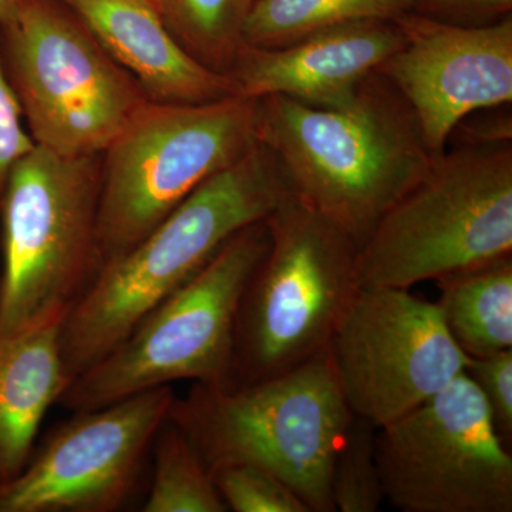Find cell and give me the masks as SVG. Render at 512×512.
Instances as JSON below:
<instances>
[{
  "instance_id": "cell-1",
  "label": "cell",
  "mask_w": 512,
  "mask_h": 512,
  "mask_svg": "<svg viewBox=\"0 0 512 512\" xmlns=\"http://www.w3.org/2000/svg\"><path fill=\"white\" fill-rule=\"evenodd\" d=\"M289 190L264 144L201 184L126 252L101 265L59 332L69 383L123 342L241 229L264 221Z\"/></svg>"
},
{
  "instance_id": "cell-2",
  "label": "cell",
  "mask_w": 512,
  "mask_h": 512,
  "mask_svg": "<svg viewBox=\"0 0 512 512\" xmlns=\"http://www.w3.org/2000/svg\"><path fill=\"white\" fill-rule=\"evenodd\" d=\"M258 134L293 194L343 229L357 249L434 158L412 110L377 72L340 107L258 99Z\"/></svg>"
},
{
  "instance_id": "cell-3",
  "label": "cell",
  "mask_w": 512,
  "mask_h": 512,
  "mask_svg": "<svg viewBox=\"0 0 512 512\" xmlns=\"http://www.w3.org/2000/svg\"><path fill=\"white\" fill-rule=\"evenodd\" d=\"M168 417L210 470L252 464L281 478L309 511L336 512L330 473L355 414L340 392L328 352L261 382L194 383L187 396H175Z\"/></svg>"
},
{
  "instance_id": "cell-4",
  "label": "cell",
  "mask_w": 512,
  "mask_h": 512,
  "mask_svg": "<svg viewBox=\"0 0 512 512\" xmlns=\"http://www.w3.org/2000/svg\"><path fill=\"white\" fill-rule=\"evenodd\" d=\"M265 222L269 245L239 305L228 387L282 375L328 352L359 289L356 242L292 191Z\"/></svg>"
},
{
  "instance_id": "cell-5",
  "label": "cell",
  "mask_w": 512,
  "mask_h": 512,
  "mask_svg": "<svg viewBox=\"0 0 512 512\" xmlns=\"http://www.w3.org/2000/svg\"><path fill=\"white\" fill-rule=\"evenodd\" d=\"M511 254V143L454 146L357 249V284L410 289Z\"/></svg>"
},
{
  "instance_id": "cell-6",
  "label": "cell",
  "mask_w": 512,
  "mask_h": 512,
  "mask_svg": "<svg viewBox=\"0 0 512 512\" xmlns=\"http://www.w3.org/2000/svg\"><path fill=\"white\" fill-rule=\"evenodd\" d=\"M101 156L36 146L13 167L0 202V336L62 323L100 268Z\"/></svg>"
},
{
  "instance_id": "cell-7",
  "label": "cell",
  "mask_w": 512,
  "mask_h": 512,
  "mask_svg": "<svg viewBox=\"0 0 512 512\" xmlns=\"http://www.w3.org/2000/svg\"><path fill=\"white\" fill-rule=\"evenodd\" d=\"M258 144V99L229 96L200 104L148 100L101 154L100 268Z\"/></svg>"
},
{
  "instance_id": "cell-8",
  "label": "cell",
  "mask_w": 512,
  "mask_h": 512,
  "mask_svg": "<svg viewBox=\"0 0 512 512\" xmlns=\"http://www.w3.org/2000/svg\"><path fill=\"white\" fill-rule=\"evenodd\" d=\"M268 245L265 220L237 232L116 349L74 377L57 404L83 412L180 380L228 387L239 305Z\"/></svg>"
},
{
  "instance_id": "cell-9",
  "label": "cell",
  "mask_w": 512,
  "mask_h": 512,
  "mask_svg": "<svg viewBox=\"0 0 512 512\" xmlns=\"http://www.w3.org/2000/svg\"><path fill=\"white\" fill-rule=\"evenodd\" d=\"M0 59L30 137L59 156H101L150 100L59 0H19Z\"/></svg>"
},
{
  "instance_id": "cell-10",
  "label": "cell",
  "mask_w": 512,
  "mask_h": 512,
  "mask_svg": "<svg viewBox=\"0 0 512 512\" xmlns=\"http://www.w3.org/2000/svg\"><path fill=\"white\" fill-rule=\"evenodd\" d=\"M384 500L402 512H512V456L467 373L377 429Z\"/></svg>"
},
{
  "instance_id": "cell-11",
  "label": "cell",
  "mask_w": 512,
  "mask_h": 512,
  "mask_svg": "<svg viewBox=\"0 0 512 512\" xmlns=\"http://www.w3.org/2000/svg\"><path fill=\"white\" fill-rule=\"evenodd\" d=\"M328 356L349 409L376 429L446 389L468 363L436 302L389 286H359Z\"/></svg>"
},
{
  "instance_id": "cell-12",
  "label": "cell",
  "mask_w": 512,
  "mask_h": 512,
  "mask_svg": "<svg viewBox=\"0 0 512 512\" xmlns=\"http://www.w3.org/2000/svg\"><path fill=\"white\" fill-rule=\"evenodd\" d=\"M175 399L164 386L74 412L0 493V512L119 511Z\"/></svg>"
},
{
  "instance_id": "cell-13",
  "label": "cell",
  "mask_w": 512,
  "mask_h": 512,
  "mask_svg": "<svg viewBox=\"0 0 512 512\" xmlns=\"http://www.w3.org/2000/svg\"><path fill=\"white\" fill-rule=\"evenodd\" d=\"M404 42L382 74L412 110L431 156L476 111L512 101V19L457 25L409 12L394 20Z\"/></svg>"
},
{
  "instance_id": "cell-14",
  "label": "cell",
  "mask_w": 512,
  "mask_h": 512,
  "mask_svg": "<svg viewBox=\"0 0 512 512\" xmlns=\"http://www.w3.org/2000/svg\"><path fill=\"white\" fill-rule=\"evenodd\" d=\"M394 20L348 23L282 47L244 45L227 73L235 96H285L316 107H340L402 47Z\"/></svg>"
},
{
  "instance_id": "cell-15",
  "label": "cell",
  "mask_w": 512,
  "mask_h": 512,
  "mask_svg": "<svg viewBox=\"0 0 512 512\" xmlns=\"http://www.w3.org/2000/svg\"><path fill=\"white\" fill-rule=\"evenodd\" d=\"M151 101L200 104L235 96L228 74L188 55L153 0H59Z\"/></svg>"
},
{
  "instance_id": "cell-16",
  "label": "cell",
  "mask_w": 512,
  "mask_h": 512,
  "mask_svg": "<svg viewBox=\"0 0 512 512\" xmlns=\"http://www.w3.org/2000/svg\"><path fill=\"white\" fill-rule=\"evenodd\" d=\"M60 325L0 336V493L28 464L46 413L69 384Z\"/></svg>"
},
{
  "instance_id": "cell-17",
  "label": "cell",
  "mask_w": 512,
  "mask_h": 512,
  "mask_svg": "<svg viewBox=\"0 0 512 512\" xmlns=\"http://www.w3.org/2000/svg\"><path fill=\"white\" fill-rule=\"evenodd\" d=\"M448 332L468 357L512 349V254L436 279Z\"/></svg>"
},
{
  "instance_id": "cell-18",
  "label": "cell",
  "mask_w": 512,
  "mask_h": 512,
  "mask_svg": "<svg viewBox=\"0 0 512 512\" xmlns=\"http://www.w3.org/2000/svg\"><path fill=\"white\" fill-rule=\"evenodd\" d=\"M417 0H254L244 25V43L282 47L336 26L365 20H396Z\"/></svg>"
},
{
  "instance_id": "cell-19",
  "label": "cell",
  "mask_w": 512,
  "mask_h": 512,
  "mask_svg": "<svg viewBox=\"0 0 512 512\" xmlns=\"http://www.w3.org/2000/svg\"><path fill=\"white\" fill-rule=\"evenodd\" d=\"M153 480L144 512H227L200 451L168 417L151 446Z\"/></svg>"
},
{
  "instance_id": "cell-20",
  "label": "cell",
  "mask_w": 512,
  "mask_h": 512,
  "mask_svg": "<svg viewBox=\"0 0 512 512\" xmlns=\"http://www.w3.org/2000/svg\"><path fill=\"white\" fill-rule=\"evenodd\" d=\"M165 26L185 52L227 74L244 43L254 0H153Z\"/></svg>"
},
{
  "instance_id": "cell-21",
  "label": "cell",
  "mask_w": 512,
  "mask_h": 512,
  "mask_svg": "<svg viewBox=\"0 0 512 512\" xmlns=\"http://www.w3.org/2000/svg\"><path fill=\"white\" fill-rule=\"evenodd\" d=\"M377 429L353 417L333 458L330 494L336 512H376L384 491L376 454Z\"/></svg>"
},
{
  "instance_id": "cell-22",
  "label": "cell",
  "mask_w": 512,
  "mask_h": 512,
  "mask_svg": "<svg viewBox=\"0 0 512 512\" xmlns=\"http://www.w3.org/2000/svg\"><path fill=\"white\" fill-rule=\"evenodd\" d=\"M211 473L228 511L311 512L288 484L264 468L224 464Z\"/></svg>"
},
{
  "instance_id": "cell-23",
  "label": "cell",
  "mask_w": 512,
  "mask_h": 512,
  "mask_svg": "<svg viewBox=\"0 0 512 512\" xmlns=\"http://www.w3.org/2000/svg\"><path fill=\"white\" fill-rule=\"evenodd\" d=\"M467 376L483 394L495 430L505 443L512 440V349L484 357H468Z\"/></svg>"
},
{
  "instance_id": "cell-24",
  "label": "cell",
  "mask_w": 512,
  "mask_h": 512,
  "mask_svg": "<svg viewBox=\"0 0 512 512\" xmlns=\"http://www.w3.org/2000/svg\"><path fill=\"white\" fill-rule=\"evenodd\" d=\"M35 147L0 59V202L13 167Z\"/></svg>"
},
{
  "instance_id": "cell-25",
  "label": "cell",
  "mask_w": 512,
  "mask_h": 512,
  "mask_svg": "<svg viewBox=\"0 0 512 512\" xmlns=\"http://www.w3.org/2000/svg\"><path fill=\"white\" fill-rule=\"evenodd\" d=\"M511 9L512 0H417L413 12L456 23L461 20L493 19L498 15H507Z\"/></svg>"
},
{
  "instance_id": "cell-26",
  "label": "cell",
  "mask_w": 512,
  "mask_h": 512,
  "mask_svg": "<svg viewBox=\"0 0 512 512\" xmlns=\"http://www.w3.org/2000/svg\"><path fill=\"white\" fill-rule=\"evenodd\" d=\"M453 136L461 137V140L454 141L456 146H494L511 143V114L495 111V114L485 117L473 119L468 116L454 127L450 138Z\"/></svg>"
},
{
  "instance_id": "cell-27",
  "label": "cell",
  "mask_w": 512,
  "mask_h": 512,
  "mask_svg": "<svg viewBox=\"0 0 512 512\" xmlns=\"http://www.w3.org/2000/svg\"><path fill=\"white\" fill-rule=\"evenodd\" d=\"M19 0H0V23L12 15L13 10L18 6Z\"/></svg>"
}]
</instances>
